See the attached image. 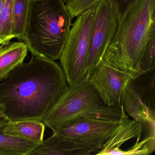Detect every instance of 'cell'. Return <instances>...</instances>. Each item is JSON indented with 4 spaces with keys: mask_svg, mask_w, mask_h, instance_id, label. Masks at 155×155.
I'll use <instances>...</instances> for the list:
<instances>
[{
    "mask_svg": "<svg viewBox=\"0 0 155 155\" xmlns=\"http://www.w3.org/2000/svg\"><path fill=\"white\" fill-rule=\"evenodd\" d=\"M55 61L32 56L0 81V110L10 121H43L68 87Z\"/></svg>",
    "mask_w": 155,
    "mask_h": 155,
    "instance_id": "1",
    "label": "cell"
},
{
    "mask_svg": "<svg viewBox=\"0 0 155 155\" xmlns=\"http://www.w3.org/2000/svg\"><path fill=\"white\" fill-rule=\"evenodd\" d=\"M155 0H135L120 14L114 38L103 57L106 64L135 74L155 32Z\"/></svg>",
    "mask_w": 155,
    "mask_h": 155,
    "instance_id": "2",
    "label": "cell"
},
{
    "mask_svg": "<svg viewBox=\"0 0 155 155\" xmlns=\"http://www.w3.org/2000/svg\"><path fill=\"white\" fill-rule=\"evenodd\" d=\"M63 0H31L25 41L32 56L59 59L71 26Z\"/></svg>",
    "mask_w": 155,
    "mask_h": 155,
    "instance_id": "3",
    "label": "cell"
},
{
    "mask_svg": "<svg viewBox=\"0 0 155 155\" xmlns=\"http://www.w3.org/2000/svg\"><path fill=\"white\" fill-rule=\"evenodd\" d=\"M124 111L123 106L117 107L105 105L86 77L76 85L68 86L42 122L54 131L80 118L118 120L121 118Z\"/></svg>",
    "mask_w": 155,
    "mask_h": 155,
    "instance_id": "4",
    "label": "cell"
},
{
    "mask_svg": "<svg viewBox=\"0 0 155 155\" xmlns=\"http://www.w3.org/2000/svg\"><path fill=\"white\" fill-rule=\"evenodd\" d=\"M95 10V8L91 9L76 17L60 57L61 67L68 86L76 85L86 78L90 35Z\"/></svg>",
    "mask_w": 155,
    "mask_h": 155,
    "instance_id": "5",
    "label": "cell"
},
{
    "mask_svg": "<svg viewBox=\"0 0 155 155\" xmlns=\"http://www.w3.org/2000/svg\"><path fill=\"white\" fill-rule=\"evenodd\" d=\"M122 106L127 115L141 124L146 136L155 137V69L129 83Z\"/></svg>",
    "mask_w": 155,
    "mask_h": 155,
    "instance_id": "6",
    "label": "cell"
},
{
    "mask_svg": "<svg viewBox=\"0 0 155 155\" xmlns=\"http://www.w3.org/2000/svg\"><path fill=\"white\" fill-rule=\"evenodd\" d=\"M95 8L86 63L87 78L103 60L114 38L118 20L110 0H101Z\"/></svg>",
    "mask_w": 155,
    "mask_h": 155,
    "instance_id": "7",
    "label": "cell"
},
{
    "mask_svg": "<svg viewBox=\"0 0 155 155\" xmlns=\"http://www.w3.org/2000/svg\"><path fill=\"white\" fill-rule=\"evenodd\" d=\"M120 120L80 118L68 122L53 132L62 138L88 148L97 155L114 133Z\"/></svg>",
    "mask_w": 155,
    "mask_h": 155,
    "instance_id": "8",
    "label": "cell"
},
{
    "mask_svg": "<svg viewBox=\"0 0 155 155\" xmlns=\"http://www.w3.org/2000/svg\"><path fill=\"white\" fill-rule=\"evenodd\" d=\"M88 78L103 103L117 107H122L126 87L135 79L131 73L121 71L103 61Z\"/></svg>",
    "mask_w": 155,
    "mask_h": 155,
    "instance_id": "9",
    "label": "cell"
},
{
    "mask_svg": "<svg viewBox=\"0 0 155 155\" xmlns=\"http://www.w3.org/2000/svg\"><path fill=\"white\" fill-rule=\"evenodd\" d=\"M143 131L141 124L129 118L124 110L117 129L97 155H116L117 151L127 141L135 138L140 140Z\"/></svg>",
    "mask_w": 155,
    "mask_h": 155,
    "instance_id": "10",
    "label": "cell"
},
{
    "mask_svg": "<svg viewBox=\"0 0 155 155\" xmlns=\"http://www.w3.org/2000/svg\"><path fill=\"white\" fill-rule=\"evenodd\" d=\"M93 154L89 149L62 138L53 133L43 140L28 155H89Z\"/></svg>",
    "mask_w": 155,
    "mask_h": 155,
    "instance_id": "11",
    "label": "cell"
},
{
    "mask_svg": "<svg viewBox=\"0 0 155 155\" xmlns=\"http://www.w3.org/2000/svg\"><path fill=\"white\" fill-rule=\"evenodd\" d=\"M28 48L23 41L0 45V81L24 61Z\"/></svg>",
    "mask_w": 155,
    "mask_h": 155,
    "instance_id": "12",
    "label": "cell"
},
{
    "mask_svg": "<svg viewBox=\"0 0 155 155\" xmlns=\"http://www.w3.org/2000/svg\"><path fill=\"white\" fill-rule=\"evenodd\" d=\"M45 125L42 121L34 120L10 121L5 126V134L34 142L43 140Z\"/></svg>",
    "mask_w": 155,
    "mask_h": 155,
    "instance_id": "13",
    "label": "cell"
},
{
    "mask_svg": "<svg viewBox=\"0 0 155 155\" xmlns=\"http://www.w3.org/2000/svg\"><path fill=\"white\" fill-rule=\"evenodd\" d=\"M0 125V155H28L40 143L5 134Z\"/></svg>",
    "mask_w": 155,
    "mask_h": 155,
    "instance_id": "14",
    "label": "cell"
},
{
    "mask_svg": "<svg viewBox=\"0 0 155 155\" xmlns=\"http://www.w3.org/2000/svg\"><path fill=\"white\" fill-rule=\"evenodd\" d=\"M31 1L12 0V36L23 42Z\"/></svg>",
    "mask_w": 155,
    "mask_h": 155,
    "instance_id": "15",
    "label": "cell"
},
{
    "mask_svg": "<svg viewBox=\"0 0 155 155\" xmlns=\"http://www.w3.org/2000/svg\"><path fill=\"white\" fill-rule=\"evenodd\" d=\"M12 0H7L0 14V45L9 44L14 38L12 34Z\"/></svg>",
    "mask_w": 155,
    "mask_h": 155,
    "instance_id": "16",
    "label": "cell"
},
{
    "mask_svg": "<svg viewBox=\"0 0 155 155\" xmlns=\"http://www.w3.org/2000/svg\"><path fill=\"white\" fill-rule=\"evenodd\" d=\"M155 69V32L149 40L135 74V78Z\"/></svg>",
    "mask_w": 155,
    "mask_h": 155,
    "instance_id": "17",
    "label": "cell"
},
{
    "mask_svg": "<svg viewBox=\"0 0 155 155\" xmlns=\"http://www.w3.org/2000/svg\"><path fill=\"white\" fill-rule=\"evenodd\" d=\"M101 0H71L66 4L71 19L91 9L95 8Z\"/></svg>",
    "mask_w": 155,
    "mask_h": 155,
    "instance_id": "18",
    "label": "cell"
},
{
    "mask_svg": "<svg viewBox=\"0 0 155 155\" xmlns=\"http://www.w3.org/2000/svg\"><path fill=\"white\" fill-rule=\"evenodd\" d=\"M117 14L118 17L123 11L135 0H110Z\"/></svg>",
    "mask_w": 155,
    "mask_h": 155,
    "instance_id": "19",
    "label": "cell"
},
{
    "mask_svg": "<svg viewBox=\"0 0 155 155\" xmlns=\"http://www.w3.org/2000/svg\"><path fill=\"white\" fill-rule=\"evenodd\" d=\"M9 120L3 114L1 111H0V125L6 124L10 122Z\"/></svg>",
    "mask_w": 155,
    "mask_h": 155,
    "instance_id": "20",
    "label": "cell"
},
{
    "mask_svg": "<svg viewBox=\"0 0 155 155\" xmlns=\"http://www.w3.org/2000/svg\"><path fill=\"white\" fill-rule=\"evenodd\" d=\"M7 0H0V14L3 10Z\"/></svg>",
    "mask_w": 155,
    "mask_h": 155,
    "instance_id": "21",
    "label": "cell"
},
{
    "mask_svg": "<svg viewBox=\"0 0 155 155\" xmlns=\"http://www.w3.org/2000/svg\"><path fill=\"white\" fill-rule=\"evenodd\" d=\"M71 1V0H63V1L65 3V4H67V3H68V2H70Z\"/></svg>",
    "mask_w": 155,
    "mask_h": 155,
    "instance_id": "22",
    "label": "cell"
}]
</instances>
